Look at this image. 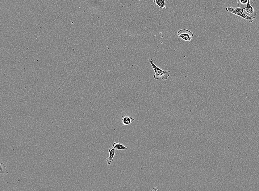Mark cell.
<instances>
[{
    "label": "cell",
    "instance_id": "obj_1",
    "mask_svg": "<svg viewBox=\"0 0 259 191\" xmlns=\"http://www.w3.org/2000/svg\"><path fill=\"white\" fill-rule=\"evenodd\" d=\"M149 62L150 63L152 67L154 70L155 74L153 76V78L155 79L167 80L170 75V71L169 70L164 71L155 65L152 59H149Z\"/></svg>",
    "mask_w": 259,
    "mask_h": 191
},
{
    "label": "cell",
    "instance_id": "obj_2",
    "mask_svg": "<svg viewBox=\"0 0 259 191\" xmlns=\"http://www.w3.org/2000/svg\"><path fill=\"white\" fill-rule=\"evenodd\" d=\"M245 7H243V8L239 7H237V8L231 7H227L226 8V10L228 12L232 13L236 16L241 17L242 18L245 19L249 23H252L256 18L255 17H251L248 16L244 12V10L245 8Z\"/></svg>",
    "mask_w": 259,
    "mask_h": 191
},
{
    "label": "cell",
    "instance_id": "obj_3",
    "mask_svg": "<svg viewBox=\"0 0 259 191\" xmlns=\"http://www.w3.org/2000/svg\"><path fill=\"white\" fill-rule=\"evenodd\" d=\"M177 34L178 37L186 41H190L194 37L193 32L185 29L179 30Z\"/></svg>",
    "mask_w": 259,
    "mask_h": 191
},
{
    "label": "cell",
    "instance_id": "obj_4",
    "mask_svg": "<svg viewBox=\"0 0 259 191\" xmlns=\"http://www.w3.org/2000/svg\"><path fill=\"white\" fill-rule=\"evenodd\" d=\"M244 10V12L249 16L255 17L256 16L257 9L256 7H253L251 6L250 3V2L248 1Z\"/></svg>",
    "mask_w": 259,
    "mask_h": 191
},
{
    "label": "cell",
    "instance_id": "obj_5",
    "mask_svg": "<svg viewBox=\"0 0 259 191\" xmlns=\"http://www.w3.org/2000/svg\"><path fill=\"white\" fill-rule=\"evenodd\" d=\"M115 150V149L113 148V147L109 148V157L107 158L106 159L107 165H111L112 162L114 161V158L116 152Z\"/></svg>",
    "mask_w": 259,
    "mask_h": 191
},
{
    "label": "cell",
    "instance_id": "obj_6",
    "mask_svg": "<svg viewBox=\"0 0 259 191\" xmlns=\"http://www.w3.org/2000/svg\"><path fill=\"white\" fill-rule=\"evenodd\" d=\"M134 118L132 116H125L122 119V123L124 125L127 126L134 121Z\"/></svg>",
    "mask_w": 259,
    "mask_h": 191
},
{
    "label": "cell",
    "instance_id": "obj_7",
    "mask_svg": "<svg viewBox=\"0 0 259 191\" xmlns=\"http://www.w3.org/2000/svg\"><path fill=\"white\" fill-rule=\"evenodd\" d=\"M153 2L160 8L165 9L166 8V2L165 0H153Z\"/></svg>",
    "mask_w": 259,
    "mask_h": 191
},
{
    "label": "cell",
    "instance_id": "obj_8",
    "mask_svg": "<svg viewBox=\"0 0 259 191\" xmlns=\"http://www.w3.org/2000/svg\"><path fill=\"white\" fill-rule=\"evenodd\" d=\"M112 147L116 150H124L127 149L126 147L119 142H116L113 143Z\"/></svg>",
    "mask_w": 259,
    "mask_h": 191
},
{
    "label": "cell",
    "instance_id": "obj_9",
    "mask_svg": "<svg viewBox=\"0 0 259 191\" xmlns=\"http://www.w3.org/2000/svg\"><path fill=\"white\" fill-rule=\"evenodd\" d=\"M0 168H1L0 173H1V175H5L8 173V171L6 169V166L4 164L1 163L0 164Z\"/></svg>",
    "mask_w": 259,
    "mask_h": 191
},
{
    "label": "cell",
    "instance_id": "obj_10",
    "mask_svg": "<svg viewBox=\"0 0 259 191\" xmlns=\"http://www.w3.org/2000/svg\"><path fill=\"white\" fill-rule=\"evenodd\" d=\"M248 0H239L237 1V6L238 7L243 8V6L247 5Z\"/></svg>",
    "mask_w": 259,
    "mask_h": 191
},
{
    "label": "cell",
    "instance_id": "obj_11",
    "mask_svg": "<svg viewBox=\"0 0 259 191\" xmlns=\"http://www.w3.org/2000/svg\"><path fill=\"white\" fill-rule=\"evenodd\" d=\"M158 187L157 186L156 187H153L152 189L151 190V191H158Z\"/></svg>",
    "mask_w": 259,
    "mask_h": 191
},
{
    "label": "cell",
    "instance_id": "obj_12",
    "mask_svg": "<svg viewBox=\"0 0 259 191\" xmlns=\"http://www.w3.org/2000/svg\"><path fill=\"white\" fill-rule=\"evenodd\" d=\"M256 1V0H253V1H252V3Z\"/></svg>",
    "mask_w": 259,
    "mask_h": 191
},
{
    "label": "cell",
    "instance_id": "obj_13",
    "mask_svg": "<svg viewBox=\"0 0 259 191\" xmlns=\"http://www.w3.org/2000/svg\"><path fill=\"white\" fill-rule=\"evenodd\" d=\"M250 0H248L249 2H250Z\"/></svg>",
    "mask_w": 259,
    "mask_h": 191
}]
</instances>
